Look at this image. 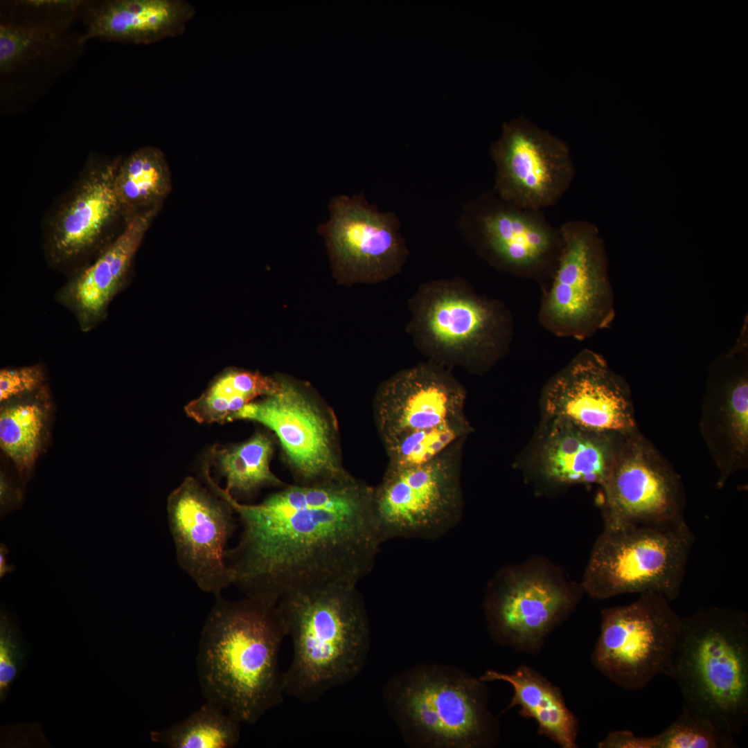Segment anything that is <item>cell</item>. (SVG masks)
<instances>
[{"label": "cell", "instance_id": "1", "mask_svg": "<svg viewBox=\"0 0 748 748\" xmlns=\"http://www.w3.org/2000/svg\"><path fill=\"white\" fill-rule=\"evenodd\" d=\"M208 484L242 526L226 561L233 584L245 596L278 603L306 589L357 586L372 570L383 543L373 489L345 477L290 486L246 504L213 479Z\"/></svg>", "mask_w": 748, "mask_h": 748}, {"label": "cell", "instance_id": "2", "mask_svg": "<svg viewBox=\"0 0 748 748\" xmlns=\"http://www.w3.org/2000/svg\"><path fill=\"white\" fill-rule=\"evenodd\" d=\"M286 636L277 603L216 596L196 658L206 701L250 724L281 704L285 693L278 657Z\"/></svg>", "mask_w": 748, "mask_h": 748}, {"label": "cell", "instance_id": "3", "mask_svg": "<svg viewBox=\"0 0 748 748\" xmlns=\"http://www.w3.org/2000/svg\"><path fill=\"white\" fill-rule=\"evenodd\" d=\"M292 657L283 672L286 695L314 702L364 668L369 621L355 585H332L289 594L277 603Z\"/></svg>", "mask_w": 748, "mask_h": 748}, {"label": "cell", "instance_id": "4", "mask_svg": "<svg viewBox=\"0 0 748 748\" xmlns=\"http://www.w3.org/2000/svg\"><path fill=\"white\" fill-rule=\"evenodd\" d=\"M679 686L683 706L735 737L748 722V615L722 607L682 618L665 673Z\"/></svg>", "mask_w": 748, "mask_h": 748}, {"label": "cell", "instance_id": "5", "mask_svg": "<svg viewBox=\"0 0 748 748\" xmlns=\"http://www.w3.org/2000/svg\"><path fill=\"white\" fill-rule=\"evenodd\" d=\"M486 682L442 664L418 665L392 676L383 698L404 740L425 748H488L501 736Z\"/></svg>", "mask_w": 748, "mask_h": 748}, {"label": "cell", "instance_id": "6", "mask_svg": "<svg viewBox=\"0 0 748 748\" xmlns=\"http://www.w3.org/2000/svg\"><path fill=\"white\" fill-rule=\"evenodd\" d=\"M466 392L449 368L431 361L396 373L376 398L389 465H421L461 445L471 431Z\"/></svg>", "mask_w": 748, "mask_h": 748}, {"label": "cell", "instance_id": "7", "mask_svg": "<svg viewBox=\"0 0 748 748\" xmlns=\"http://www.w3.org/2000/svg\"><path fill=\"white\" fill-rule=\"evenodd\" d=\"M406 331L428 361L479 371L503 356L513 337L509 310L460 276L420 283L408 300Z\"/></svg>", "mask_w": 748, "mask_h": 748}, {"label": "cell", "instance_id": "8", "mask_svg": "<svg viewBox=\"0 0 748 748\" xmlns=\"http://www.w3.org/2000/svg\"><path fill=\"white\" fill-rule=\"evenodd\" d=\"M694 542L684 518L604 526L582 589L595 600L654 591L672 601L680 594Z\"/></svg>", "mask_w": 748, "mask_h": 748}, {"label": "cell", "instance_id": "9", "mask_svg": "<svg viewBox=\"0 0 748 748\" xmlns=\"http://www.w3.org/2000/svg\"><path fill=\"white\" fill-rule=\"evenodd\" d=\"M457 226L465 243L493 268L549 283L563 239L542 210L518 206L490 190L464 204Z\"/></svg>", "mask_w": 748, "mask_h": 748}, {"label": "cell", "instance_id": "10", "mask_svg": "<svg viewBox=\"0 0 748 748\" xmlns=\"http://www.w3.org/2000/svg\"><path fill=\"white\" fill-rule=\"evenodd\" d=\"M461 445L427 463L389 465L373 490L375 519L383 542L396 538L438 539L461 522Z\"/></svg>", "mask_w": 748, "mask_h": 748}, {"label": "cell", "instance_id": "11", "mask_svg": "<svg viewBox=\"0 0 748 748\" xmlns=\"http://www.w3.org/2000/svg\"><path fill=\"white\" fill-rule=\"evenodd\" d=\"M670 602L648 591L630 604L604 609L591 655L595 668L627 691L643 689L664 675L682 626Z\"/></svg>", "mask_w": 748, "mask_h": 748}, {"label": "cell", "instance_id": "12", "mask_svg": "<svg viewBox=\"0 0 748 748\" xmlns=\"http://www.w3.org/2000/svg\"><path fill=\"white\" fill-rule=\"evenodd\" d=\"M559 227L562 248L539 320L558 336L584 339L609 326L614 317L603 246L596 229L587 221L570 220Z\"/></svg>", "mask_w": 748, "mask_h": 748}, {"label": "cell", "instance_id": "13", "mask_svg": "<svg viewBox=\"0 0 748 748\" xmlns=\"http://www.w3.org/2000/svg\"><path fill=\"white\" fill-rule=\"evenodd\" d=\"M329 220L319 226L335 276L342 283L375 284L399 274L409 251L401 223L364 194L331 199Z\"/></svg>", "mask_w": 748, "mask_h": 748}, {"label": "cell", "instance_id": "14", "mask_svg": "<svg viewBox=\"0 0 748 748\" xmlns=\"http://www.w3.org/2000/svg\"><path fill=\"white\" fill-rule=\"evenodd\" d=\"M119 159L92 154L50 217L43 250L48 265L67 276L91 262L118 235L123 215L114 185Z\"/></svg>", "mask_w": 748, "mask_h": 748}, {"label": "cell", "instance_id": "15", "mask_svg": "<svg viewBox=\"0 0 748 748\" xmlns=\"http://www.w3.org/2000/svg\"><path fill=\"white\" fill-rule=\"evenodd\" d=\"M600 487L606 527L684 518L679 474L638 428L622 435Z\"/></svg>", "mask_w": 748, "mask_h": 748}, {"label": "cell", "instance_id": "16", "mask_svg": "<svg viewBox=\"0 0 748 748\" xmlns=\"http://www.w3.org/2000/svg\"><path fill=\"white\" fill-rule=\"evenodd\" d=\"M490 152L495 165L492 190L520 206L543 211L555 205L575 177L567 143L524 116L504 123Z\"/></svg>", "mask_w": 748, "mask_h": 748}, {"label": "cell", "instance_id": "17", "mask_svg": "<svg viewBox=\"0 0 748 748\" xmlns=\"http://www.w3.org/2000/svg\"><path fill=\"white\" fill-rule=\"evenodd\" d=\"M83 31L0 17V98L3 114L24 110L80 57Z\"/></svg>", "mask_w": 748, "mask_h": 748}, {"label": "cell", "instance_id": "18", "mask_svg": "<svg viewBox=\"0 0 748 748\" xmlns=\"http://www.w3.org/2000/svg\"><path fill=\"white\" fill-rule=\"evenodd\" d=\"M211 491L186 477L170 494L167 512L179 566L200 589L217 596L233 584L226 552L235 521L232 507Z\"/></svg>", "mask_w": 748, "mask_h": 748}, {"label": "cell", "instance_id": "19", "mask_svg": "<svg viewBox=\"0 0 748 748\" xmlns=\"http://www.w3.org/2000/svg\"><path fill=\"white\" fill-rule=\"evenodd\" d=\"M484 603L488 630L497 644L535 654L575 606L578 596L543 573L502 576Z\"/></svg>", "mask_w": 748, "mask_h": 748}, {"label": "cell", "instance_id": "20", "mask_svg": "<svg viewBox=\"0 0 748 748\" xmlns=\"http://www.w3.org/2000/svg\"><path fill=\"white\" fill-rule=\"evenodd\" d=\"M701 435L718 470L716 487L748 467L747 323L736 344L709 366L700 420Z\"/></svg>", "mask_w": 748, "mask_h": 748}, {"label": "cell", "instance_id": "21", "mask_svg": "<svg viewBox=\"0 0 748 748\" xmlns=\"http://www.w3.org/2000/svg\"><path fill=\"white\" fill-rule=\"evenodd\" d=\"M544 400L550 419L611 434L638 428L627 384L589 350L580 353L550 382Z\"/></svg>", "mask_w": 748, "mask_h": 748}, {"label": "cell", "instance_id": "22", "mask_svg": "<svg viewBox=\"0 0 748 748\" xmlns=\"http://www.w3.org/2000/svg\"><path fill=\"white\" fill-rule=\"evenodd\" d=\"M260 422L278 438L296 473L314 483L346 477L335 459L329 425L318 408L292 383L262 400L250 402L231 421Z\"/></svg>", "mask_w": 748, "mask_h": 748}, {"label": "cell", "instance_id": "23", "mask_svg": "<svg viewBox=\"0 0 748 748\" xmlns=\"http://www.w3.org/2000/svg\"><path fill=\"white\" fill-rule=\"evenodd\" d=\"M158 208L127 217L116 238L91 262L67 276L55 293L56 302L72 314L82 332H89L106 320Z\"/></svg>", "mask_w": 748, "mask_h": 748}, {"label": "cell", "instance_id": "24", "mask_svg": "<svg viewBox=\"0 0 748 748\" xmlns=\"http://www.w3.org/2000/svg\"><path fill=\"white\" fill-rule=\"evenodd\" d=\"M195 15L183 0L89 1L82 40L154 44L181 35Z\"/></svg>", "mask_w": 748, "mask_h": 748}, {"label": "cell", "instance_id": "25", "mask_svg": "<svg viewBox=\"0 0 748 748\" xmlns=\"http://www.w3.org/2000/svg\"><path fill=\"white\" fill-rule=\"evenodd\" d=\"M550 421L540 456L544 476L560 483L601 486L623 434L591 430L560 419Z\"/></svg>", "mask_w": 748, "mask_h": 748}, {"label": "cell", "instance_id": "26", "mask_svg": "<svg viewBox=\"0 0 748 748\" xmlns=\"http://www.w3.org/2000/svg\"><path fill=\"white\" fill-rule=\"evenodd\" d=\"M488 682L503 681L513 689L507 709L519 706V713L533 719L538 734L562 748H577L579 723L567 707L560 689L533 668L521 665L512 673L488 670L480 677Z\"/></svg>", "mask_w": 748, "mask_h": 748}, {"label": "cell", "instance_id": "27", "mask_svg": "<svg viewBox=\"0 0 748 748\" xmlns=\"http://www.w3.org/2000/svg\"><path fill=\"white\" fill-rule=\"evenodd\" d=\"M115 192L125 219L158 207L170 192L169 167L161 150L140 148L119 159L114 179Z\"/></svg>", "mask_w": 748, "mask_h": 748}, {"label": "cell", "instance_id": "28", "mask_svg": "<svg viewBox=\"0 0 748 748\" xmlns=\"http://www.w3.org/2000/svg\"><path fill=\"white\" fill-rule=\"evenodd\" d=\"M280 380L259 373L231 370L226 372L198 398L185 407L187 415L199 423L231 421L244 406L259 396L278 391Z\"/></svg>", "mask_w": 748, "mask_h": 748}, {"label": "cell", "instance_id": "29", "mask_svg": "<svg viewBox=\"0 0 748 748\" xmlns=\"http://www.w3.org/2000/svg\"><path fill=\"white\" fill-rule=\"evenodd\" d=\"M272 452L271 439L260 433L239 445L213 447V458L226 479L224 490L234 497L251 495L267 486L283 485L269 468Z\"/></svg>", "mask_w": 748, "mask_h": 748}, {"label": "cell", "instance_id": "30", "mask_svg": "<svg viewBox=\"0 0 748 748\" xmlns=\"http://www.w3.org/2000/svg\"><path fill=\"white\" fill-rule=\"evenodd\" d=\"M242 722L216 704L206 701L186 718L150 733L152 741L170 748H232Z\"/></svg>", "mask_w": 748, "mask_h": 748}, {"label": "cell", "instance_id": "31", "mask_svg": "<svg viewBox=\"0 0 748 748\" xmlns=\"http://www.w3.org/2000/svg\"><path fill=\"white\" fill-rule=\"evenodd\" d=\"M39 404L36 401L20 402L1 411V447L22 468L32 465L40 444L45 415Z\"/></svg>", "mask_w": 748, "mask_h": 748}, {"label": "cell", "instance_id": "32", "mask_svg": "<svg viewBox=\"0 0 748 748\" xmlns=\"http://www.w3.org/2000/svg\"><path fill=\"white\" fill-rule=\"evenodd\" d=\"M654 738L657 748L738 747L735 737L723 733L684 706L679 716Z\"/></svg>", "mask_w": 748, "mask_h": 748}, {"label": "cell", "instance_id": "33", "mask_svg": "<svg viewBox=\"0 0 748 748\" xmlns=\"http://www.w3.org/2000/svg\"><path fill=\"white\" fill-rule=\"evenodd\" d=\"M88 1L18 0L1 3L0 16L50 26L74 28L84 20Z\"/></svg>", "mask_w": 748, "mask_h": 748}, {"label": "cell", "instance_id": "34", "mask_svg": "<svg viewBox=\"0 0 748 748\" xmlns=\"http://www.w3.org/2000/svg\"><path fill=\"white\" fill-rule=\"evenodd\" d=\"M26 658L25 644L9 615L0 618V701L7 697L10 687L23 668Z\"/></svg>", "mask_w": 748, "mask_h": 748}, {"label": "cell", "instance_id": "35", "mask_svg": "<svg viewBox=\"0 0 748 748\" xmlns=\"http://www.w3.org/2000/svg\"><path fill=\"white\" fill-rule=\"evenodd\" d=\"M46 380L40 364L17 368H4L0 371V401L6 402L17 397L42 390Z\"/></svg>", "mask_w": 748, "mask_h": 748}, {"label": "cell", "instance_id": "36", "mask_svg": "<svg viewBox=\"0 0 748 748\" xmlns=\"http://www.w3.org/2000/svg\"><path fill=\"white\" fill-rule=\"evenodd\" d=\"M598 748H657L654 736H637L630 731H614L598 742Z\"/></svg>", "mask_w": 748, "mask_h": 748}, {"label": "cell", "instance_id": "37", "mask_svg": "<svg viewBox=\"0 0 748 748\" xmlns=\"http://www.w3.org/2000/svg\"><path fill=\"white\" fill-rule=\"evenodd\" d=\"M3 551H3V549H1V558H0V560H1V576H2V574L3 575L6 572V571L8 570V568L6 567V565L5 564L6 563L5 562V557H4L5 555L3 553Z\"/></svg>", "mask_w": 748, "mask_h": 748}]
</instances>
